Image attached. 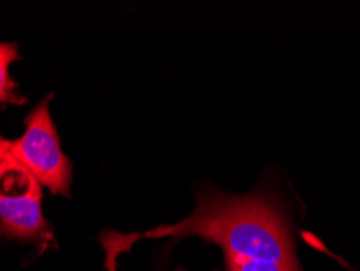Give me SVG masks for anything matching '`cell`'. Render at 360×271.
Wrapping results in <instances>:
<instances>
[{
	"label": "cell",
	"instance_id": "obj_1",
	"mask_svg": "<svg viewBox=\"0 0 360 271\" xmlns=\"http://www.w3.org/2000/svg\"><path fill=\"white\" fill-rule=\"evenodd\" d=\"M148 239L200 237L224 252V258L299 263L284 211L269 195L198 194L192 215L143 234Z\"/></svg>",
	"mask_w": 360,
	"mask_h": 271
},
{
	"label": "cell",
	"instance_id": "obj_2",
	"mask_svg": "<svg viewBox=\"0 0 360 271\" xmlns=\"http://www.w3.org/2000/svg\"><path fill=\"white\" fill-rule=\"evenodd\" d=\"M0 237L34 242L42 248L54 242L42 213L41 184L12 158L0 163Z\"/></svg>",
	"mask_w": 360,
	"mask_h": 271
},
{
	"label": "cell",
	"instance_id": "obj_3",
	"mask_svg": "<svg viewBox=\"0 0 360 271\" xmlns=\"http://www.w3.org/2000/svg\"><path fill=\"white\" fill-rule=\"evenodd\" d=\"M51 99H42L26 117L23 135L17 140H7L8 156L28 169L52 194L68 196L72 164L62 150L59 134L52 122Z\"/></svg>",
	"mask_w": 360,
	"mask_h": 271
},
{
	"label": "cell",
	"instance_id": "obj_4",
	"mask_svg": "<svg viewBox=\"0 0 360 271\" xmlns=\"http://www.w3.org/2000/svg\"><path fill=\"white\" fill-rule=\"evenodd\" d=\"M18 58V47L13 42H0V104H23L25 99L17 93L10 67ZM2 138V137H0Z\"/></svg>",
	"mask_w": 360,
	"mask_h": 271
},
{
	"label": "cell",
	"instance_id": "obj_5",
	"mask_svg": "<svg viewBox=\"0 0 360 271\" xmlns=\"http://www.w3.org/2000/svg\"><path fill=\"white\" fill-rule=\"evenodd\" d=\"M143 234L130 232L122 234L117 231H104L99 236L101 247L105 253L104 268L105 271H119V257L122 253L129 252L136 241H140Z\"/></svg>",
	"mask_w": 360,
	"mask_h": 271
},
{
	"label": "cell",
	"instance_id": "obj_6",
	"mask_svg": "<svg viewBox=\"0 0 360 271\" xmlns=\"http://www.w3.org/2000/svg\"><path fill=\"white\" fill-rule=\"evenodd\" d=\"M227 271H302L299 263L264 262V260L224 258Z\"/></svg>",
	"mask_w": 360,
	"mask_h": 271
},
{
	"label": "cell",
	"instance_id": "obj_7",
	"mask_svg": "<svg viewBox=\"0 0 360 271\" xmlns=\"http://www.w3.org/2000/svg\"><path fill=\"white\" fill-rule=\"evenodd\" d=\"M8 145H7V140L5 138H0V163L5 161V159H8Z\"/></svg>",
	"mask_w": 360,
	"mask_h": 271
},
{
	"label": "cell",
	"instance_id": "obj_8",
	"mask_svg": "<svg viewBox=\"0 0 360 271\" xmlns=\"http://www.w3.org/2000/svg\"><path fill=\"white\" fill-rule=\"evenodd\" d=\"M326 253H330V252H326ZM330 255H331V257H333V258H336V260H338V262H341L342 265H346V263H344V260H342V258H340V257H336V255H333V253H330ZM346 267H347V265H346ZM347 268H349V267H347ZM352 271H354V270H352Z\"/></svg>",
	"mask_w": 360,
	"mask_h": 271
},
{
	"label": "cell",
	"instance_id": "obj_9",
	"mask_svg": "<svg viewBox=\"0 0 360 271\" xmlns=\"http://www.w3.org/2000/svg\"><path fill=\"white\" fill-rule=\"evenodd\" d=\"M177 271H184V270L182 268H177Z\"/></svg>",
	"mask_w": 360,
	"mask_h": 271
}]
</instances>
